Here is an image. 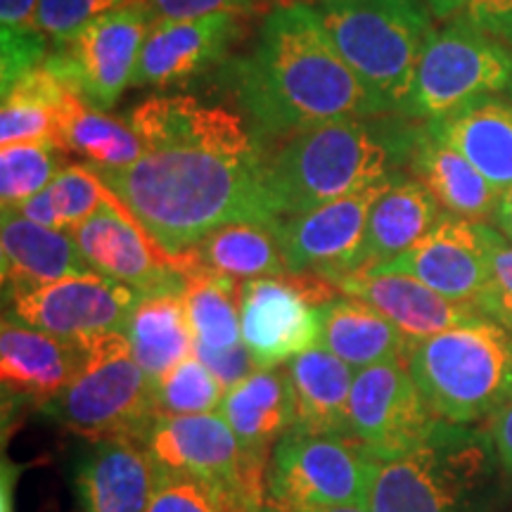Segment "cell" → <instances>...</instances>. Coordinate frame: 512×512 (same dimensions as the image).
Instances as JSON below:
<instances>
[{"mask_svg": "<svg viewBox=\"0 0 512 512\" xmlns=\"http://www.w3.org/2000/svg\"><path fill=\"white\" fill-rule=\"evenodd\" d=\"M510 88V43L470 22H451L432 34L399 114L408 121H434Z\"/></svg>", "mask_w": 512, "mask_h": 512, "instance_id": "8", "label": "cell"}, {"mask_svg": "<svg viewBox=\"0 0 512 512\" xmlns=\"http://www.w3.org/2000/svg\"><path fill=\"white\" fill-rule=\"evenodd\" d=\"M136 0H41L38 3L36 27L53 46L74 36L93 17L124 8Z\"/></svg>", "mask_w": 512, "mask_h": 512, "instance_id": "39", "label": "cell"}, {"mask_svg": "<svg viewBox=\"0 0 512 512\" xmlns=\"http://www.w3.org/2000/svg\"><path fill=\"white\" fill-rule=\"evenodd\" d=\"M294 392L292 430L349 437V394L356 370L325 347H313L287 363Z\"/></svg>", "mask_w": 512, "mask_h": 512, "instance_id": "28", "label": "cell"}, {"mask_svg": "<svg viewBox=\"0 0 512 512\" xmlns=\"http://www.w3.org/2000/svg\"><path fill=\"white\" fill-rule=\"evenodd\" d=\"M439 202L418 178L399 176L373 202L361 254L351 273H368L425 238L441 219Z\"/></svg>", "mask_w": 512, "mask_h": 512, "instance_id": "23", "label": "cell"}, {"mask_svg": "<svg viewBox=\"0 0 512 512\" xmlns=\"http://www.w3.org/2000/svg\"><path fill=\"white\" fill-rule=\"evenodd\" d=\"M320 311H323L320 347L332 351L354 370L377 363L408 361L415 347L392 320L363 299L344 294Z\"/></svg>", "mask_w": 512, "mask_h": 512, "instance_id": "30", "label": "cell"}, {"mask_svg": "<svg viewBox=\"0 0 512 512\" xmlns=\"http://www.w3.org/2000/svg\"><path fill=\"white\" fill-rule=\"evenodd\" d=\"M72 235L91 271L128 285L140 297L185 290V278L174 259L157 247L112 190L105 204Z\"/></svg>", "mask_w": 512, "mask_h": 512, "instance_id": "15", "label": "cell"}, {"mask_svg": "<svg viewBox=\"0 0 512 512\" xmlns=\"http://www.w3.org/2000/svg\"><path fill=\"white\" fill-rule=\"evenodd\" d=\"M418 128L396 119H337L294 133L266 162L280 221L401 176Z\"/></svg>", "mask_w": 512, "mask_h": 512, "instance_id": "3", "label": "cell"}, {"mask_svg": "<svg viewBox=\"0 0 512 512\" xmlns=\"http://www.w3.org/2000/svg\"><path fill=\"white\" fill-rule=\"evenodd\" d=\"M264 503L181 472L155 470L147 512H261Z\"/></svg>", "mask_w": 512, "mask_h": 512, "instance_id": "36", "label": "cell"}, {"mask_svg": "<svg viewBox=\"0 0 512 512\" xmlns=\"http://www.w3.org/2000/svg\"><path fill=\"white\" fill-rule=\"evenodd\" d=\"M496 448L491 434L439 420L430 437L377 460L370 512H470L482 496Z\"/></svg>", "mask_w": 512, "mask_h": 512, "instance_id": "6", "label": "cell"}, {"mask_svg": "<svg viewBox=\"0 0 512 512\" xmlns=\"http://www.w3.org/2000/svg\"><path fill=\"white\" fill-rule=\"evenodd\" d=\"M242 344L259 370L283 368L292 358L318 347L323 311L283 275L242 283Z\"/></svg>", "mask_w": 512, "mask_h": 512, "instance_id": "17", "label": "cell"}, {"mask_svg": "<svg viewBox=\"0 0 512 512\" xmlns=\"http://www.w3.org/2000/svg\"><path fill=\"white\" fill-rule=\"evenodd\" d=\"M240 31V15H214L155 22L140 50L133 86H174L223 60Z\"/></svg>", "mask_w": 512, "mask_h": 512, "instance_id": "18", "label": "cell"}, {"mask_svg": "<svg viewBox=\"0 0 512 512\" xmlns=\"http://www.w3.org/2000/svg\"><path fill=\"white\" fill-rule=\"evenodd\" d=\"M10 316L29 328L62 339H81L102 332H126L140 294L100 273H81L31 290L5 292Z\"/></svg>", "mask_w": 512, "mask_h": 512, "instance_id": "14", "label": "cell"}, {"mask_svg": "<svg viewBox=\"0 0 512 512\" xmlns=\"http://www.w3.org/2000/svg\"><path fill=\"white\" fill-rule=\"evenodd\" d=\"M494 223H496V228L505 235V238L512 240V188L501 192V197H498V204L494 211Z\"/></svg>", "mask_w": 512, "mask_h": 512, "instance_id": "47", "label": "cell"}, {"mask_svg": "<svg viewBox=\"0 0 512 512\" xmlns=\"http://www.w3.org/2000/svg\"><path fill=\"white\" fill-rule=\"evenodd\" d=\"M147 31L150 19L143 8L128 3L83 24L74 36L53 46L43 64L88 105L107 112L133 83Z\"/></svg>", "mask_w": 512, "mask_h": 512, "instance_id": "11", "label": "cell"}, {"mask_svg": "<svg viewBox=\"0 0 512 512\" xmlns=\"http://www.w3.org/2000/svg\"><path fill=\"white\" fill-rule=\"evenodd\" d=\"M62 147L53 138L3 145L0 150V204L17 209L60 174Z\"/></svg>", "mask_w": 512, "mask_h": 512, "instance_id": "35", "label": "cell"}, {"mask_svg": "<svg viewBox=\"0 0 512 512\" xmlns=\"http://www.w3.org/2000/svg\"><path fill=\"white\" fill-rule=\"evenodd\" d=\"M503 238L501 230L484 221H467L444 211L425 238L368 273L411 275L453 302L479 309L491 292V254Z\"/></svg>", "mask_w": 512, "mask_h": 512, "instance_id": "12", "label": "cell"}, {"mask_svg": "<svg viewBox=\"0 0 512 512\" xmlns=\"http://www.w3.org/2000/svg\"><path fill=\"white\" fill-rule=\"evenodd\" d=\"M79 366V339L48 335L5 313L0 328V380L5 392L48 406L74 380Z\"/></svg>", "mask_w": 512, "mask_h": 512, "instance_id": "20", "label": "cell"}, {"mask_svg": "<svg viewBox=\"0 0 512 512\" xmlns=\"http://www.w3.org/2000/svg\"><path fill=\"white\" fill-rule=\"evenodd\" d=\"M489 434L498 460L512 472V399L489 418Z\"/></svg>", "mask_w": 512, "mask_h": 512, "instance_id": "45", "label": "cell"}, {"mask_svg": "<svg viewBox=\"0 0 512 512\" xmlns=\"http://www.w3.org/2000/svg\"><path fill=\"white\" fill-rule=\"evenodd\" d=\"M50 207L55 211L57 228L72 233L76 226L91 219L107 197L110 188L102 183V178L95 174L88 164L64 166L50 185L46 188Z\"/></svg>", "mask_w": 512, "mask_h": 512, "instance_id": "38", "label": "cell"}, {"mask_svg": "<svg viewBox=\"0 0 512 512\" xmlns=\"http://www.w3.org/2000/svg\"><path fill=\"white\" fill-rule=\"evenodd\" d=\"M261 512H370L368 505H337V508H292V505L264 503Z\"/></svg>", "mask_w": 512, "mask_h": 512, "instance_id": "49", "label": "cell"}, {"mask_svg": "<svg viewBox=\"0 0 512 512\" xmlns=\"http://www.w3.org/2000/svg\"><path fill=\"white\" fill-rule=\"evenodd\" d=\"M425 124L441 143L460 152L498 192L512 188L510 100L486 95Z\"/></svg>", "mask_w": 512, "mask_h": 512, "instance_id": "24", "label": "cell"}, {"mask_svg": "<svg viewBox=\"0 0 512 512\" xmlns=\"http://www.w3.org/2000/svg\"><path fill=\"white\" fill-rule=\"evenodd\" d=\"M131 124L147 147L192 143L226 155H259L238 114L202 105L190 95H155L131 114Z\"/></svg>", "mask_w": 512, "mask_h": 512, "instance_id": "21", "label": "cell"}, {"mask_svg": "<svg viewBox=\"0 0 512 512\" xmlns=\"http://www.w3.org/2000/svg\"><path fill=\"white\" fill-rule=\"evenodd\" d=\"M226 387L195 354L155 382L157 415H200L221 411Z\"/></svg>", "mask_w": 512, "mask_h": 512, "instance_id": "37", "label": "cell"}, {"mask_svg": "<svg viewBox=\"0 0 512 512\" xmlns=\"http://www.w3.org/2000/svg\"><path fill=\"white\" fill-rule=\"evenodd\" d=\"M408 366L434 418L475 425L512 399V332L491 318L439 332L415 344Z\"/></svg>", "mask_w": 512, "mask_h": 512, "instance_id": "5", "label": "cell"}, {"mask_svg": "<svg viewBox=\"0 0 512 512\" xmlns=\"http://www.w3.org/2000/svg\"><path fill=\"white\" fill-rule=\"evenodd\" d=\"M342 294L363 299L387 316L413 344L489 318L477 306L460 304L401 273H347L335 283Z\"/></svg>", "mask_w": 512, "mask_h": 512, "instance_id": "19", "label": "cell"}, {"mask_svg": "<svg viewBox=\"0 0 512 512\" xmlns=\"http://www.w3.org/2000/svg\"><path fill=\"white\" fill-rule=\"evenodd\" d=\"M389 183L351 192L280 221L278 242L287 271H311L330 283L354 271L366 238L370 207Z\"/></svg>", "mask_w": 512, "mask_h": 512, "instance_id": "16", "label": "cell"}, {"mask_svg": "<svg viewBox=\"0 0 512 512\" xmlns=\"http://www.w3.org/2000/svg\"><path fill=\"white\" fill-rule=\"evenodd\" d=\"M482 313L512 332V302H508V299H486L482 304Z\"/></svg>", "mask_w": 512, "mask_h": 512, "instance_id": "48", "label": "cell"}, {"mask_svg": "<svg viewBox=\"0 0 512 512\" xmlns=\"http://www.w3.org/2000/svg\"><path fill=\"white\" fill-rule=\"evenodd\" d=\"M510 102H512V88H510Z\"/></svg>", "mask_w": 512, "mask_h": 512, "instance_id": "50", "label": "cell"}, {"mask_svg": "<svg viewBox=\"0 0 512 512\" xmlns=\"http://www.w3.org/2000/svg\"><path fill=\"white\" fill-rule=\"evenodd\" d=\"M81 366L62 394L46 406L50 418L95 441L136 439L143 444L157 415L155 382L133 358L126 332L81 337Z\"/></svg>", "mask_w": 512, "mask_h": 512, "instance_id": "7", "label": "cell"}, {"mask_svg": "<svg viewBox=\"0 0 512 512\" xmlns=\"http://www.w3.org/2000/svg\"><path fill=\"white\" fill-rule=\"evenodd\" d=\"M155 470L181 472L266 503V458L247 456L221 413L162 415L143 441Z\"/></svg>", "mask_w": 512, "mask_h": 512, "instance_id": "10", "label": "cell"}, {"mask_svg": "<svg viewBox=\"0 0 512 512\" xmlns=\"http://www.w3.org/2000/svg\"><path fill=\"white\" fill-rule=\"evenodd\" d=\"M0 259L5 292L31 290L69 275L91 273L72 233L38 226L19 211H3Z\"/></svg>", "mask_w": 512, "mask_h": 512, "instance_id": "25", "label": "cell"}, {"mask_svg": "<svg viewBox=\"0 0 512 512\" xmlns=\"http://www.w3.org/2000/svg\"><path fill=\"white\" fill-rule=\"evenodd\" d=\"M195 356L200 358L204 366L211 370V375L226 387V392L256 370L252 354H249L245 344H238V347L230 349H209L202 347V344H195Z\"/></svg>", "mask_w": 512, "mask_h": 512, "instance_id": "42", "label": "cell"}, {"mask_svg": "<svg viewBox=\"0 0 512 512\" xmlns=\"http://www.w3.org/2000/svg\"><path fill=\"white\" fill-rule=\"evenodd\" d=\"M230 79L259 136L384 114L306 3L273 10L252 53L233 62Z\"/></svg>", "mask_w": 512, "mask_h": 512, "instance_id": "2", "label": "cell"}, {"mask_svg": "<svg viewBox=\"0 0 512 512\" xmlns=\"http://www.w3.org/2000/svg\"><path fill=\"white\" fill-rule=\"evenodd\" d=\"M67 91L72 88H67V83L48 64L22 76L10 91L3 93L0 145L55 138L57 110Z\"/></svg>", "mask_w": 512, "mask_h": 512, "instance_id": "34", "label": "cell"}, {"mask_svg": "<svg viewBox=\"0 0 512 512\" xmlns=\"http://www.w3.org/2000/svg\"><path fill=\"white\" fill-rule=\"evenodd\" d=\"M318 17L384 114L401 112L434 34L425 0H320Z\"/></svg>", "mask_w": 512, "mask_h": 512, "instance_id": "4", "label": "cell"}, {"mask_svg": "<svg viewBox=\"0 0 512 512\" xmlns=\"http://www.w3.org/2000/svg\"><path fill=\"white\" fill-rule=\"evenodd\" d=\"M408 166H411L413 178H418L432 192L446 214L484 223L486 219H494L501 192L460 152L441 143L427 124L415 131Z\"/></svg>", "mask_w": 512, "mask_h": 512, "instance_id": "27", "label": "cell"}, {"mask_svg": "<svg viewBox=\"0 0 512 512\" xmlns=\"http://www.w3.org/2000/svg\"><path fill=\"white\" fill-rule=\"evenodd\" d=\"M377 458L361 441L290 430L266 467V503L292 508L368 505Z\"/></svg>", "mask_w": 512, "mask_h": 512, "instance_id": "9", "label": "cell"}, {"mask_svg": "<svg viewBox=\"0 0 512 512\" xmlns=\"http://www.w3.org/2000/svg\"><path fill=\"white\" fill-rule=\"evenodd\" d=\"M174 266L178 273L188 268H204V271L230 275L235 280L273 278V275L287 273L278 228L249 221L214 228L183 254L174 256Z\"/></svg>", "mask_w": 512, "mask_h": 512, "instance_id": "29", "label": "cell"}, {"mask_svg": "<svg viewBox=\"0 0 512 512\" xmlns=\"http://www.w3.org/2000/svg\"><path fill=\"white\" fill-rule=\"evenodd\" d=\"M491 297L512 302V245H508L505 238L498 242L494 247V254H491V292L486 299Z\"/></svg>", "mask_w": 512, "mask_h": 512, "instance_id": "43", "label": "cell"}, {"mask_svg": "<svg viewBox=\"0 0 512 512\" xmlns=\"http://www.w3.org/2000/svg\"><path fill=\"white\" fill-rule=\"evenodd\" d=\"M155 467L136 439H105L76 465L74 486L83 512H147Z\"/></svg>", "mask_w": 512, "mask_h": 512, "instance_id": "22", "label": "cell"}, {"mask_svg": "<svg viewBox=\"0 0 512 512\" xmlns=\"http://www.w3.org/2000/svg\"><path fill=\"white\" fill-rule=\"evenodd\" d=\"M53 140L64 152L81 155L93 169H126L145 155L131 119L95 110L74 91L64 93L60 102Z\"/></svg>", "mask_w": 512, "mask_h": 512, "instance_id": "31", "label": "cell"}, {"mask_svg": "<svg viewBox=\"0 0 512 512\" xmlns=\"http://www.w3.org/2000/svg\"><path fill=\"white\" fill-rule=\"evenodd\" d=\"M41 0H0L3 31H38L36 15Z\"/></svg>", "mask_w": 512, "mask_h": 512, "instance_id": "44", "label": "cell"}, {"mask_svg": "<svg viewBox=\"0 0 512 512\" xmlns=\"http://www.w3.org/2000/svg\"><path fill=\"white\" fill-rule=\"evenodd\" d=\"M432 15L470 22L512 46V0H427Z\"/></svg>", "mask_w": 512, "mask_h": 512, "instance_id": "40", "label": "cell"}, {"mask_svg": "<svg viewBox=\"0 0 512 512\" xmlns=\"http://www.w3.org/2000/svg\"><path fill=\"white\" fill-rule=\"evenodd\" d=\"M93 171L171 259L226 223L280 226L261 152L238 157L169 143L147 147L126 169Z\"/></svg>", "mask_w": 512, "mask_h": 512, "instance_id": "1", "label": "cell"}, {"mask_svg": "<svg viewBox=\"0 0 512 512\" xmlns=\"http://www.w3.org/2000/svg\"><path fill=\"white\" fill-rule=\"evenodd\" d=\"M133 358L152 382H159L178 363L195 354L188 306L183 292L140 297L126 325Z\"/></svg>", "mask_w": 512, "mask_h": 512, "instance_id": "32", "label": "cell"}, {"mask_svg": "<svg viewBox=\"0 0 512 512\" xmlns=\"http://www.w3.org/2000/svg\"><path fill=\"white\" fill-rule=\"evenodd\" d=\"M12 211H19V214L24 216V219L38 223V226H46V228H57V219H55V211L50 207V200H48V192L43 188L41 192H36L34 197H29L27 202L19 204L17 209ZM60 230V228H57Z\"/></svg>", "mask_w": 512, "mask_h": 512, "instance_id": "46", "label": "cell"}, {"mask_svg": "<svg viewBox=\"0 0 512 512\" xmlns=\"http://www.w3.org/2000/svg\"><path fill=\"white\" fill-rule=\"evenodd\" d=\"M183 299L195 344L209 349H230L242 344V287L230 275L188 268Z\"/></svg>", "mask_w": 512, "mask_h": 512, "instance_id": "33", "label": "cell"}, {"mask_svg": "<svg viewBox=\"0 0 512 512\" xmlns=\"http://www.w3.org/2000/svg\"><path fill=\"white\" fill-rule=\"evenodd\" d=\"M437 422L408 361L356 370L349 394V437L361 441L377 460L418 446L430 437Z\"/></svg>", "mask_w": 512, "mask_h": 512, "instance_id": "13", "label": "cell"}, {"mask_svg": "<svg viewBox=\"0 0 512 512\" xmlns=\"http://www.w3.org/2000/svg\"><path fill=\"white\" fill-rule=\"evenodd\" d=\"M247 456L271 460L268 453L294 427V392L287 366L249 373L230 387L219 411Z\"/></svg>", "mask_w": 512, "mask_h": 512, "instance_id": "26", "label": "cell"}, {"mask_svg": "<svg viewBox=\"0 0 512 512\" xmlns=\"http://www.w3.org/2000/svg\"><path fill=\"white\" fill-rule=\"evenodd\" d=\"M136 5L143 8L150 24L204 17L214 15V12L242 15V12L252 10V0H136Z\"/></svg>", "mask_w": 512, "mask_h": 512, "instance_id": "41", "label": "cell"}]
</instances>
